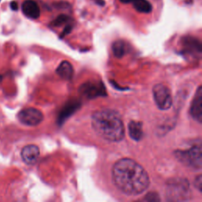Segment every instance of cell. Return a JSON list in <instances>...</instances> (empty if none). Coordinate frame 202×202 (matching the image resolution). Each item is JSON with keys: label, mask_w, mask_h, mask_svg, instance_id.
<instances>
[{"label": "cell", "mask_w": 202, "mask_h": 202, "mask_svg": "<svg viewBox=\"0 0 202 202\" xmlns=\"http://www.w3.org/2000/svg\"><path fill=\"white\" fill-rule=\"evenodd\" d=\"M115 185L127 195H139L149 186L147 171L141 165L131 159L124 158L116 162L112 168Z\"/></svg>", "instance_id": "1"}, {"label": "cell", "mask_w": 202, "mask_h": 202, "mask_svg": "<svg viewBox=\"0 0 202 202\" xmlns=\"http://www.w3.org/2000/svg\"><path fill=\"white\" fill-rule=\"evenodd\" d=\"M92 126L100 138L111 142H119L125 137V127L120 115L115 110L103 109L92 117Z\"/></svg>", "instance_id": "2"}, {"label": "cell", "mask_w": 202, "mask_h": 202, "mask_svg": "<svg viewBox=\"0 0 202 202\" xmlns=\"http://www.w3.org/2000/svg\"><path fill=\"white\" fill-rule=\"evenodd\" d=\"M175 156L179 161L188 167L194 170L201 168V146L200 144L184 151H175Z\"/></svg>", "instance_id": "3"}, {"label": "cell", "mask_w": 202, "mask_h": 202, "mask_svg": "<svg viewBox=\"0 0 202 202\" xmlns=\"http://www.w3.org/2000/svg\"><path fill=\"white\" fill-rule=\"evenodd\" d=\"M153 98L159 109L168 110L172 105V97L170 89L163 84H158L153 88Z\"/></svg>", "instance_id": "4"}, {"label": "cell", "mask_w": 202, "mask_h": 202, "mask_svg": "<svg viewBox=\"0 0 202 202\" xmlns=\"http://www.w3.org/2000/svg\"><path fill=\"white\" fill-rule=\"evenodd\" d=\"M17 119L22 124L26 126H35L40 123L44 119V115L40 110L36 108H26L21 110L17 115Z\"/></svg>", "instance_id": "5"}, {"label": "cell", "mask_w": 202, "mask_h": 202, "mask_svg": "<svg viewBox=\"0 0 202 202\" xmlns=\"http://www.w3.org/2000/svg\"><path fill=\"white\" fill-rule=\"evenodd\" d=\"M21 156L26 164H34L39 158L40 149L35 144H29L22 148Z\"/></svg>", "instance_id": "6"}, {"label": "cell", "mask_w": 202, "mask_h": 202, "mask_svg": "<svg viewBox=\"0 0 202 202\" xmlns=\"http://www.w3.org/2000/svg\"><path fill=\"white\" fill-rule=\"evenodd\" d=\"M190 115L199 122H202V88L199 87L197 92L193 100L191 107H190Z\"/></svg>", "instance_id": "7"}, {"label": "cell", "mask_w": 202, "mask_h": 202, "mask_svg": "<svg viewBox=\"0 0 202 202\" xmlns=\"http://www.w3.org/2000/svg\"><path fill=\"white\" fill-rule=\"evenodd\" d=\"M22 12L26 17L32 19H36L40 15V10L35 1L26 0L21 6Z\"/></svg>", "instance_id": "8"}, {"label": "cell", "mask_w": 202, "mask_h": 202, "mask_svg": "<svg viewBox=\"0 0 202 202\" xmlns=\"http://www.w3.org/2000/svg\"><path fill=\"white\" fill-rule=\"evenodd\" d=\"M128 130L130 138L135 141H140L143 138L142 124L140 122L131 121L128 126Z\"/></svg>", "instance_id": "9"}, {"label": "cell", "mask_w": 202, "mask_h": 202, "mask_svg": "<svg viewBox=\"0 0 202 202\" xmlns=\"http://www.w3.org/2000/svg\"><path fill=\"white\" fill-rule=\"evenodd\" d=\"M56 73H58L62 78L69 80L72 78L73 73V69L70 63L67 61L62 62L58 68L56 69Z\"/></svg>", "instance_id": "10"}, {"label": "cell", "mask_w": 202, "mask_h": 202, "mask_svg": "<svg viewBox=\"0 0 202 202\" xmlns=\"http://www.w3.org/2000/svg\"><path fill=\"white\" fill-rule=\"evenodd\" d=\"M134 7L140 13H150L152 11V5L147 0H135L134 1Z\"/></svg>", "instance_id": "11"}, {"label": "cell", "mask_w": 202, "mask_h": 202, "mask_svg": "<svg viewBox=\"0 0 202 202\" xmlns=\"http://www.w3.org/2000/svg\"><path fill=\"white\" fill-rule=\"evenodd\" d=\"M113 52L117 57H122L126 52V45L122 40H118L113 44Z\"/></svg>", "instance_id": "12"}, {"label": "cell", "mask_w": 202, "mask_h": 202, "mask_svg": "<svg viewBox=\"0 0 202 202\" xmlns=\"http://www.w3.org/2000/svg\"><path fill=\"white\" fill-rule=\"evenodd\" d=\"M70 20V17H69V16L65 15V14H62V15L59 16L55 20L53 21L51 25H52L53 26H62V25L66 23V22Z\"/></svg>", "instance_id": "13"}, {"label": "cell", "mask_w": 202, "mask_h": 202, "mask_svg": "<svg viewBox=\"0 0 202 202\" xmlns=\"http://www.w3.org/2000/svg\"><path fill=\"white\" fill-rule=\"evenodd\" d=\"M54 7L57 9H59V10H65V9H67L70 7V3L66 2H54Z\"/></svg>", "instance_id": "14"}, {"label": "cell", "mask_w": 202, "mask_h": 202, "mask_svg": "<svg viewBox=\"0 0 202 202\" xmlns=\"http://www.w3.org/2000/svg\"><path fill=\"white\" fill-rule=\"evenodd\" d=\"M195 186L196 188L197 189V190H199V191H201V189H202V179H201V176L200 175H199V176H197V178H196L195 179Z\"/></svg>", "instance_id": "15"}, {"label": "cell", "mask_w": 202, "mask_h": 202, "mask_svg": "<svg viewBox=\"0 0 202 202\" xmlns=\"http://www.w3.org/2000/svg\"><path fill=\"white\" fill-rule=\"evenodd\" d=\"M10 8L13 10H17L18 9V5H17V2H15V1H12L10 2Z\"/></svg>", "instance_id": "16"}, {"label": "cell", "mask_w": 202, "mask_h": 202, "mask_svg": "<svg viewBox=\"0 0 202 202\" xmlns=\"http://www.w3.org/2000/svg\"><path fill=\"white\" fill-rule=\"evenodd\" d=\"M72 29V27L70 26H67L66 28H65L64 29V32H63V36H65L66 34H67V33H69V32H70V31H71Z\"/></svg>", "instance_id": "17"}, {"label": "cell", "mask_w": 202, "mask_h": 202, "mask_svg": "<svg viewBox=\"0 0 202 202\" xmlns=\"http://www.w3.org/2000/svg\"><path fill=\"white\" fill-rule=\"evenodd\" d=\"M95 3H96L99 6H104L105 5V1L104 0H94Z\"/></svg>", "instance_id": "18"}, {"label": "cell", "mask_w": 202, "mask_h": 202, "mask_svg": "<svg viewBox=\"0 0 202 202\" xmlns=\"http://www.w3.org/2000/svg\"><path fill=\"white\" fill-rule=\"evenodd\" d=\"M134 1H135V0H120V2H122V3H130Z\"/></svg>", "instance_id": "19"}, {"label": "cell", "mask_w": 202, "mask_h": 202, "mask_svg": "<svg viewBox=\"0 0 202 202\" xmlns=\"http://www.w3.org/2000/svg\"><path fill=\"white\" fill-rule=\"evenodd\" d=\"M2 77L1 76V75H0V84H1V82H2Z\"/></svg>", "instance_id": "20"}]
</instances>
